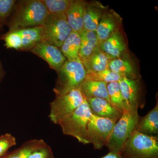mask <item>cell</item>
Segmentation results:
<instances>
[{"label":"cell","instance_id":"obj_1","mask_svg":"<svg viewBox=\"0 0 158 158\" xmlns=\"http://www.w3.org/2000/svg\"><path fill=\"white\" fill-rule=\"evenodd\" d=\"M48 14L41 0L18 1L6 26L8 31L40 27Z\"/></svg>","mask_w":158,"mask_h":158},{"label":"cell","instance_id":"obj_2","mask_svg":"<svg viewBox=\"0 0 158 158\" xmlns=\"http://www.w3.org/2000/svg\"><path fill=\"white\" fill-rule=\"evenodd\" d=\"M56 73L57 78L53 89L56 94H65L80 89L87 75L80 58L66 60Z\"/></svg>","mask_w":158,"mask_h":158},{"label":"cell","instance_id":"obj_25","mask_svg":"<svg viewBox=\"0 0 158 158\" xmlns=\"http://www.w3.org/2000/svg\"><path fill=\"white\" fill-rule=\"evenodd\" d=\"M16 0H0V34L4 31L9 18L15 9Z\"/></svg>","mask_w":158,"mask_h":158},{"label":"cell","instance_id":"obj_10","mask_svg":"<svg viewBox=\"0 0 158 158\" xmlns=\"http://www.w3.org/2000/svg\"><path fill=\"white\" fill-rule=\"evenodd\" d=\"M122 18L112 9L105 11L96 30L99 45L121 29Z\"/></svg>","mask_w":158,"mask_h":158},{"label":"cell","instance_id":"obj_32","mask_svg":"<svg viewBox=\"0 0 158 158\" xmlns=\"http://www.w3.org/2000/svg\"><path fill=\"white\" fill-rule=\"evenodd\" d=\"M6 72L4 70V68L2 62H1V59H0V83L2 81V80L5 77Z\"/></svg>","mask_w":158,"mask_h":158},{"label":"cell","instance_id":"obj_13","mask_svg":"<svg viewBox=\"0 0 158 158\" xmlns=\"http://www.w3.org/2000/svg\"><path fill=\"white\" fill-rule=\"evenodd\" d=\"M108 6L98 1L86 2L84 17V30L96 31L101 18Z\"/></svg>","mask_w":158,"mask_h":158},{"label":"cell","instance_id":"obj_24","mask_svg":"<svg viewBox=\"0 0 158 158\" xmlns=\"http://www.w3.org/2000/svg\"><path fill=\"white\" fill-rule=\"evenodd\" d=\"M46 142L43 139H32L24 142L17 149L8 153L2 158H27L34 150L42 146Z\"/></svg>","mask_w":158,"mask_h":158},{"label":"cell","instance_id":"obj_12","mask_svg":"<svg viewBox=\"0 0 158 158\" xmlns=\"http://www.w3.org/2000/svg\"><path fill=\"white\" fill-rule=\"evenodd\" d=\"M99 47L111 60L126 55L127 45L121 29L102 43Z\"/></svg>","mask_w":158,"mask_h":158},{"label":"cell","instance_id":"obj_6","mask_svg":"<svg viewBox=\"0 0 158 158\" xmlns=\"http://www.w3.org/2000/svg\"><path fill=\"white\" fill-rule=\"evenodd\" d=\"M41 27L42 41L59 48L73 31L64 14H48Z\"/></svg>","mask_w":158,"mask_h":158},{"label":"cell","instance_id":"obj_20","mask_svg":"<svg viewBox=\"0 0 158 158\" xmlns=\"http://www.w3.org/2000/svg\"><path fill=\"white\" fill-rule=\"evenodd\" d=\"M81 45L79 57L81 60L86 59L99 46L95 31L84 30L80 33Z\"/></svg>","mask_w":158,"mask_h":158},{"label":"cell","instance_id":"obj_14","mask_svg":"<svg viewBox=\"0 0 158 158\" xmlns=\"http://www.w3.org/2000/svg\"><path fill=\"white\" fill-rule=\"evenodd\" d=\"M91 113L94 116L107 118L117 122L121 117L120 113L105 99L90 98L86 99Z\"/></svg>","mask_w":158,"mask_h":158},{"label":"cell","instance_id":"obj_17","mask_svg":"<svg viewBox=\"0 0 158 158\" xmlns=\"http://www.w3.org/2000/svg\"><path fill=\"white\" fill-rule=\"evenodd\" d=\"M108 69L122 77L139 79L134 64L126 55L118 59H111L109 62Z\"/></svg>","mask_w":158,"mask_h":158},{"label":"cell","instance_id":"obj_22","mask_svg":"<svg viewBox=\"0 0 158 158\" xmlns=\"http://www.w3.org/2000/svg\"><path fill=\"white\" fill-rule=\"evenodd\" d=\"M22 40V51H30L37 44L43 41L42 28L40 27L19 30Z\"/></svg>","mask_w":158,"mask_h":158},{"label":"cell","instance_id":"obj_21","mask_svg":"<svg viewBox=\"0 0 158 158\" xmlns=\"http://www.w3.org/2000/svg\"><path fill=\"white\" fill-rule=\"evenodd\" d=\"M80 45V34L73 31L62 44L60 49L67 60H73L79 58Z\"/></svg>","mask_w":158,"mask_h":158},{"label":"cell","instance_id":"obj_5","mask_svg":"<svg viewBox=\"0 0 158 158\" xmlns=\"http://www.w3.org/2000/svg\"><path fill=\"white\" fill-rule=\"evenodd\" d=\"M138 110H127L116 122L106 145L110 152L120 154L125 142L136 130L140 118Z\"/></svg>","mask_w":158,"mask_h":158},{"label":"cell","instance_id":"obj_31","mask_svg":"<svg viewBox=\"0 0 158 158\" xmlns=\"http://www.w3.org/2000/svg\"><path fill=\"white\" fill-rule=\"evenodd\" d=\"M101 158H122L120 154L116 153L110 152L106 156Z\"/></svg>","mask_w":158,"mask_h":158},{"label":"cell","instance_id":"obj_11","mask_svg":"<svg viewBox=\"0 0 158 158\" xmlns=\"http://www.w3.org/2000/svg\"><path fill=\"white\" fill-rule=\"evenodd\" d=\"M29 52L43 59L47 62L50 68L56 71L67 60L60 48L44 41L37 44Z\"/></svg>","mask_w":158,"mask_h":158},{"label":"cell","instance_id":"obj_16","mask_svg":"<svg viewBox=\"0 0 158 158\" xmlns=\"http://www.w3.org/2000/svg\"><path fill=\"white\" fill-rule=\"evenodd\" d=\"M138 132L149 136H158V102L145 116L140 117L136 127Z\"/></svg>","mask_w":158,"mask_h":158},{"label":"cell","instance_id":"obj_30","mask_svg":"<svg viewBox=\"0 0 158 158\" xmlns=\"http://www.w3.org/2000/svg\"><path fill=\"white\" fill-rule=\"evenodd\" d=\"M27 158H54V155L50 146L45 143L34 150Z\"/></svg>","mask_w":158,"mask_h":158},{"label":"cell","instance_id":"obj_7","mask_svg":"<svg viewBox=\"0 0 158 158\" xmlns=\"http://www.w3.org/2000/svg\"><path fill=\"white\" fill-rule=\"evenodd\" d=\"M85 98L80 89H77L62 94H56L54 100L50 104L49 118L51 122L58 124L60 121L73 113Z\"/></svg>","mask_w":158,"mask_h":158},{"label":"cell","instance_id":"obj_23","mask_svg":"<svg viewBox=\"0 0 158 158\" xmlns=\"http://www.w3.org/2000/svg\"><path fill=\"white\" fill-rule=\"evenodd\" d=\"M107 89L110 104L122 113L127 111L124 99L122 94L118 82L109 83Z\"/></svg>","mask_w":158,"mask_h":158},{"label":"cell","instance_id":"obj_4","mask_svg":"<svg viewBox=\"0 0 158 158\" xmlns=\"http://www.w3.org/2000/svg\"><path fill=\"white\" fill-rule=\"evenodd\" d=\"M122 158H158V136H149L135 131L125 142Z\"/></svg>","mask_w":158,"mask_h":158},{"label":"cell","instance_id":"obj_19","mask_svg":"<svg viewBox=\"0 0 158 158\" xmlns=\"http://www.w3.org/2000/svg\"><path fill=\"white\" fill-rule=\"evenodd\" d=\"M107 84L106 82L85 80L80 89L85 99L102 98L105 99L110 102L107 89Z\"/></svg>","mask_w":158,"mask_h":158},{"label":"cell","instance_id":"obj_3","mask_svg":"<svg viewBox=\"0 0 158 158\" xmlns=\"http://www.w3.org/2000/svg\"><path fill=\"white\" fill-rule=\"evenodd\" d=\"M92 116L88 102L85 100L76 110L59 122L62 133L73 137L83 144H90L87 138V126Z\"/></svg>","mask_w":158,"mask_h":158},{"label":"cell","instance_id":"obj_29","mask_svg":"<svg viewBox=\"0 0 158 158\" xmlns=\"http://www.w3.org/2000/svg\"><path fill=\"white\" fill-rule=\"evenodd\" d=\"M16 138L9 133H6L0 137V158L8 153L9 148L16 145Z\"/></svg>","mask_w":158,"mask_h":158},{"label":"cell","instance_id":"obj_27","mask_svg":"<svg viewBox=\"0 0 158 158\" xmlns=\"http://www.w3.org/2000/svg\"><path fill=\"white\" fill-rule=\"evenodd\" d=\"M48 14H65L72 0H41Z\"/></svg>","mask_w":158,"mask_h":158},{"label":"cell","instance_id":"obj_8","mask_svg":"<svg viewBox=\"0 0 158 158\" xmlns=\"http://www.w3.org/2000/svg\"><path fill=\"white\" fill-rule=\"evenodd\" d=\"M116 121L92 115L87 126V138L94 149L106 146Z\"/></svg>","mask_w":158,"mask_h":158},{"label":"cell","instance_id":"obj_9","mask_svg":"<svg viewBox=\"0 0 158 158\" xmlns=\"http://www.w3.org/2000/svg\"><path fill=\"white\" fill-rule=\"evenodd\" d=\"M127 110L142 109L144 103L141 99V90L139 79L122 77L118 81Z\"/></svg>","mask_w":158,"mask_h":158},{"label":"cell","instance_id":"obj_26","mask_svg":"<svg viewBox=\"0 0 158 158\" xmlns=\"http://www.w3.org/2000/svg\"><path fill=\"white\" fill-rule=\"evenodd\" d=\"M122 77L113 72L109 69L97 72H88L86 80L104 82L109 84L112 82H118Z\"/></svg>","mask_w":158,"mask_h":158},{"label":"cell","instance_id":"obj_18","mask_svg":"<svg viewBox=\"0 0 158 158\" xmlns=\"http://www.w3.org/2000/svg\"><path fill=\"white\" fill-rule=\"evenodd\" d=\"M110 60L111 59L105 53L99 46L90 56L81 61L86 72H97L108 69V65Z\"/></svg>","mask_w":158,"mask_h":158},{"label":"cell","instance_id":"obj_15","mask_svg":"<svg viewBox=\"0 0 158 158\" xmlns=\"http://www.w3.org/2000/svg\"><path fill=\"white\" fill-rule=\"evenodd\" d=\"M86 1L72 0L65 12L67 22L72 31L80 34L84 31V12Z\"/></svg>","mask_w":158,"mask_h":158},{"label":"cell","instance_id":"obj_28","mask_svg":"<svg viewBox=\"0 0 158 158\" xmlns=\"http://www.w3.org/2000/svg\"><path fill=\"white\" fill-rule=\"evenodd\" d=\"M0 40L5 42V46L7 49H14L21 51L22 48V40L18 30L8 31L0 36Z\"/></svg>","mask_w":158,"mask_h":158}]
</instances>
